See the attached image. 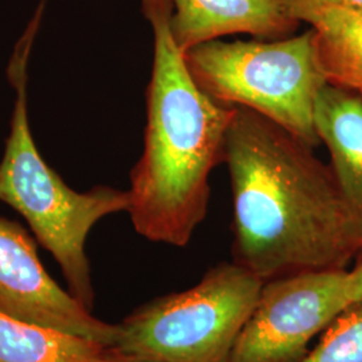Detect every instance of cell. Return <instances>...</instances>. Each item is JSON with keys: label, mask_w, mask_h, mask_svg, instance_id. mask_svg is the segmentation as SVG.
Segmentation results:
<instances>
[{"label": "cell", "mask_w": 362, "mask_h": 362, "mask_svg": "<svg viewBox=\"0 0 362 362\" xmlns=\"http://www.w3.org/2000/svg\"><path fill=\"white\" fill-rule=\"evenodd\" d=\"M45 4L46 0H42L23 37L18 40L8 66L16 100L10 136L0 161V202L23 216L39 245L59 264L67 291L91 311L94 290L86 240L91 228L105 216L128 211L129 194L106 185L77 192L39 153L28 122L27 66Z\"/></svg>", "instance_id": "cell-3"}, {"label": "cell", "mask_w": 362, "mask_h": 362, "mask_svg": "<svg viewBox=\"0 0 362 362\" xmlns=\"http://www.w3.org/2000/svg\"><path fill=\"white\" fill-rule=\"evenodd\" d=\"M0 311L107 348L116 339L117 325L94 317L58 285L39 259L37 239L6 218H0Z\"/></svg>", "instance_id": "cell-7"}, {"label": "cell", "mask_w": 362, "mask_h": 362, "mask_svg": "<svg viewBox=\"0 0 362 362\" xmlns=\"http://www.w3.org/2000/svg\"><path fill=\"white\" fill-rule=\"evenodd\" d=\"M302 22L314 31L327 83L362 95V8L324 7L306 13Z\"/></svg>", "instance_id": "cell-10"}, {"label": "cell", "mask_w": 362, "mask_h": 362, "mask_svg": "<svg viewBox=\"0 0 362 362\" xmlns=\"http://www.w3.org/2000/svg\"><path fill=\"white\" fill-rule=\"evenodd\" d=\"M107 346L0 311V362H101Z\"/></svg>", "instance_id": "cell-11"}, {"label": "cell", "mask_w": 362, "mask_h": 362, "mask_svg": "<svg viewBox=\"0 0 362 362\" xmlns=\"http://www.w3.org/2000/svg\"><path fill=\"white\" fill-rule=\"evenodd\" d=\"M290 13L302 22L306 13L324 7H351L362 8V0H286Z\"/></svg>", "instance_id": "cell-13"}, {"label": "cell", "mask_w": 362, "mask_h": 362, "mask_svg": "<svg viewBox=\"0 0 362 362\" xmlns=\"http://www.w3.org/2000/svg\"><path fill=\"white\" fill-rule=\"evenodd\" d=\"M353 305L349 269L305 272L266 282L231 362H299L311 339Z\"/></svg>", "instance_id": "cell-6"}, {"label": "cell", "mask_w": 362, "mask_h": 362, "mask_svg": "<svg viewBox=\"0 0 362 362\" xmlns=\"http://www.w3.org/2000/svg\"><path fill=\"white\" fill-rule=\"evenodd\" d=\"M299 362H362V302L339 314Z\"/></svg>", "instance_id": "cell-12"}, {"label": "cell", "mask_w": 362, "mask_h": 362, "mask_svg": "<svg viewBox=\"0 0 362 362\" xmlns=\"http://www.w3.org/2000/svg\"><path fill=\"white\" fill-rule=\"evenodd\" d=\"M101 362H119V361H117V360H115V358H112V357H110V356H109V353H107V357H106V358H105L104 361H101Z\"/></svg>", "instance_id": "cell-15"}, {"label": "cell", "mask_w": 362, "mask_h": 362, "mask_svg": "<svg viewBox=\"0 0 362 362\" xmlns=\"http://www.w3.org/2000/svg\"><path fill=\"white\" fill-rule=\"evenodd\" d=\"M141 8L153 30V66L127 212L145 239L185 247L207 218L209 176L224 163L236 106L216 103L196 85L170 33L172 0H143Z\"/></svg>", "instance_id": "cell-2"}, {"label": "cell", "mask_w": 362, "mask_h": 362, "mask_svg": "<svg viewBox=\"0 0 362 362\" xmlns=\"http://www.w3.org/2000/svg\"><path fill=\"white\" fill-rule=\"evenodd\" d=\"M315 127L362 246V95L327 83L317 98Z\"/></svg>", "instance_id": "cell-9"}, {"label": "cell", "mask_w": 362, "mask_h": 362, "mask_svg": "<svg viewBox=\"0 0 362 362\" xmlns=\"http://www.w3.org/2000/svg\"><path fill=\"white\" fill-rule=\"evenodd\" d=\"M196 85L219 104L267 117L317 148L315 104L327 85L313 28L275 40L215 39L184 52Z\"/></svg>", "instance_id": "cell-5"}, {"label": "cell", "mask_w": 362, "mask_h": 362, "mask_svg": "<svg viewBox=\"0 0 362 362\" xmlns=\"http://www.w3.org/2000/svg\"><path fill=\"white\" fill-rule=\"evenodd\" d=\"M170 33L184 52L199 45L233 34L260 40L294 35L300 22L286 0H172Z\"/></svg>", "instance_id": "cell-8"}, {"label": "cell", "mask_w": 362, "mask_h": 362, "mask_svg": "<svg viewBox=\"0 0 362 362\" xmlns=\"http://www.w3.org/2000/svg\"><path fill=\"white\" fill-rule=\"evenodd\" d=\"M350 286L353 302H362V251L354 259V266L349 269Z\"/></svg>", "instance_id": "cell-14"}, {"label": "cell", "mask_w": 362, "mask_h": 362, "mask_svg": "<svg viewBox=\"0 0 362 362\" xmlns=\"http://www.w3.org/2000/svg\"><path fill=\"white\" fill-rule=\"evenodd\" d=\"M263 285L233 260L218 263L192 287L132 311L107 353L119 362H231Z\"/></svg>", "instance_id": "cell-4"}, {"label": "cell", "mask_w": 362, "mask_h": 362, "mask_svg": "<svg viewBox=\"0 0 362 362\" xmlns=\"http://www.w3.org/2000/svg\"><path fill=\"white\" fill-rule=\"evenodd\" d=\"M224 164L233 188V260L263 284L348 269L361 252L330 165L276 122L236 106Z\"/></svg>", "instance_id": "cell-1"}]
</instances>
